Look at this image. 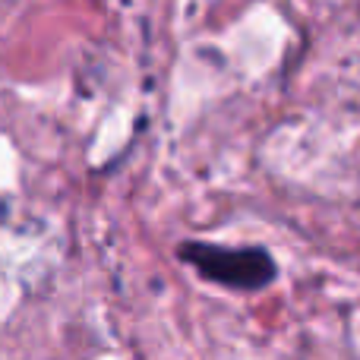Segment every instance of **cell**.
<instances>
[{"instance_id": "obj_1", "label": "cell", "mask_w": 360, "mask_h": 360, "mask_svg": "<svg viewBox=\"0 0 360 360\" xmlns=\"http://www.w3.org/2000/svg\"><path fill=\"white\" fill-rule=\"evenodd\" d=\"M180 256L190 266L199 269V275L209 281H218L224 288L240 291H259L275 278V262L259 247H212V243H180Z\"/></svg>"}]
</instances>
